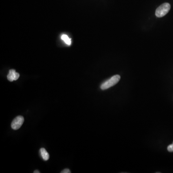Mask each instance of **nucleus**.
I'll return each mask as SVG.
<instances>
[{"label": "nucleus", "mask_w": 173, "mask_h": 173, "mask_svg": "<svg viewBox=\"0 0 173 173\" xmlns=\"http://www.w3.org/2000/svg\"><path fill=\"white\" fill-rule=\"evenodd\" d=\"M120 78L119 75H116L113 76L101 85V89L102 90H105L111 88L112 86L116 84L119 81Z\"/></svg>", "instance_id": "nucleus-1"}, {"label": "nucleus", "mask_w": 173, "mask_h": 173, "mask_svg": "<svg viewBox=\"0 0 173 173\" xmlns=\"http://www.w3.org/2000/svg\"><path fill=\"white\" fill-rule=\"evenodd\" d=\"M171 8L170 5L168 3H164L158 7L156 10L155 15L158 18H162L166 15Z\"/></svg>", "instance_id": "nucleus-2"}, {"label": "nucleus", "mask_w": 173, "mask_h": 173, "mask_svg": "<svg viewBox=\"0 0 173 173\" xmlns=\"http://www.w3.org/2000/svg\"><path fill=\"white\" fill-rule=\"evenodd\" d=\"M24 122L22 116H18L13 120L11 124V128L14 130H18L21 128Z\"/></svg>", "instance_id": "nucleus-3"}, {"label": "nucleus", "mask_w": 173, "mask_h": 173, "mask_svg": "<svg viewBox=\"0 0 173 173\" xmlns=\"http://www.w3.org/2000/svg\"><path fill=\"white\" fill-rule=\"evenodd\" d=\"M20 75L18 73L16 72L14 69H11L9 71V74L7 75V79L9 81L12 82L13 81L17 80L18 79Z\"/></svg>", "instance_id": "nucleus-4"}, {"label": "nucleus", "mask_w": 173, "mask_h": 173, "mask_svg": "<svg viewBox=\"0 0 173 173\" xmlns=\"http://www.w3.org/2000/svg\"><path fill=\"white\" fill-rule=\"evenodd\" d=\"M40 154L42 159L44 161H47L49 159V155L44 148L41 149L40 150Z\"/></svg>", "instance_id": "nucleus-5"}, {"label": "nucleus", "mask_w": 173, "mask_h": 173, "mask_svg": "<svg viewBox=\"0 0 173 173\" xmlns=\"http://www.w3.org/2000/svg\"><path fill=\"white\" fill-rule=\"evenodd\" d=\"M61 39H62V40H63L67 44L70 45H71V39H70V38L68 37L67 35H64H64H62V36H61Z\"/></svg>", "instance_id": "nucleus-6"}, {"label": "nucleus", "mask_w": 173, "mask_h": 173, "mask_svg": "<svg viewBox=\"0 0 173 173\" xmlns=\"http://www.w3.org/2000/svg\"><path fill=\"white\" fill-rule=\"evenodd\" d=\"M167 150L169 152H173V143L167 147Z\"/></svg>", "instance_id": "nucleus-7"}, {"label": "nucleus", "mask_w": 173, "mask_h": 173, "mask_svg": "<svg viewBox=\"0 0 173 173\" xmlns=\"http://www.w3.org/2000/svg\"><path fill=\"white\" fill-rule=\"evenodd\" d=\"M71 171H70V170L69 169H65L63 170L62 172H61V173H71Z\"/></svg>", "instance_id": "nucleus-8"}, {"label": "nucleus", "mask_w": 173, "mask_h": 173, "mask_svg": "<svg viewBox=\"0 0 173 173\" xmlns=\"http://www.w3.org/2000/svg\"><path fill=\"white\" fill-rule=\"evenodd\" d=\"M34 173H40V171H38V170H35V171H34L33 172Z\"/></svg>", "instance_id": "nucleus-9"}]
</instances>
